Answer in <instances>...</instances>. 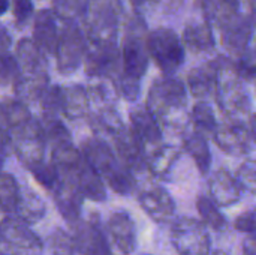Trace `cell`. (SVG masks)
<instances>
[{
	"label": "cell",
	"mask_w": 256,
	"mask_h": 255,
	"mask_svg": "<svg viewBox=\"0 0 256 255\" xmlns=\"http://www.w3.org/2000/svg\"><path fill=\"white\" fill-rule=\"evenodd\" d=\"M146 107L154 114L164 129L171 132L183 131L190 113H188V89L184 83L172 75H165L153 81Z\"/></svg>",
	"instance_id": "cell-1"
},
{
	"label": "cell",
	"mask_w": 256,
	"mask_h": 255,
	"mask_svg": "<svg viewBox=\"0 0 256 255\" xmlns=\"http://www.w3.org/2000/svg\"><path fill=\"white\" fill-rule=\"evenodd\" d=\"M81 152L116 194L130 195L135 191V173L120 161L116 150H112L104 138H87L81 144Z\"/></svg>",
	"instance_id": "cell-2"
},
{
	"label": "cell",
	"mask_w": 256,
	"mask_h": 255,
	"mask_svg": "<svg viewBox=\"0 0 256 255\" xmlns=\"http://www.w3.org/2000/svg\"><path fill=\"white\" fill-rule=\"evenodd\" d=\"M123 17L122 0H90L84 17V32L93 45L117 44Z\"/></svg>",
	"instance_id": "cell-3"
},
{
	"label": "cell",
	"mask_w": 256,
	"mask_h": 255,
	"mask_svg": "<svg viewBox=\"0 0 256 255\" xmlns=\"http://www.w3.org/2000/svg\"><path fill=\"white\" fill-rule=\"evenodd\" d=\"M147 48L156 66L165 74H176L184 63L186 47L183 39L168 27H158L147 36Z\"/></svg>",
	"instance_id": "cell-4"
},
{
	"label": "cell",
	"mask_w": 256,
	"mask_h": 255,
	"mask_svg": "<svg viewBox=\"0 0 256 255\" xmlns=\"http://www.w3.org/2000/svg\"><path fill=\"white\" fill-rule=\"evenodd\" d=\"M0 255H44V242L20 216L4 215L0 227Z\"/></svg>",
	"instance_id": "cell-5"
},
{
	"label": "cell",
	"mask_w": 256,
	"mask_h": 255,
	"mask_svg": "<svg viewBox=\"0 0 256 255\" xmlns=\"http://www.w3.org/2000/svg\"><path fill=\"white\" fill-rule=\"evenodd\" d=\"M60 39L56 51L57 71L62 75L74 74L87 56L90 42L76 21H62Z\"/></svg>",
	"instance_id": "cell-6"
},
{
	"label": "cell",
	"mask_w": 256,
	"mask_h": 255,
	"mask_svg": "<svg viewBox=\"0 0 256 255\" xmlns=\"http://www.w3.org/2000/svg\"><path fill=\"white\" fill-rule=\"evenodd\" d=\"M171 243L178 255H210L212 240L207 225L195 218L182 216L171 225Z\"/></svg>",
	"instance_id": "cell-7"
},
{
	"label": "cell",
	"mask_w": 256,
	"mask_h": 255,
	"mask_svg": "<svg viewBox=\"0 0 256 255\" xmlns=\"http://www.w3.org/2000/svg\"><path fill=\"white\" fill-rule=\"evenodd\" d=\"M9 134L12 137L14 153L26 168L44 161L45 147L48 146V141L42 122L33 117L26 125L9 131Z\"/></svg>",
	"instance_id": "cell-8"
},
{
	"label": "cell",
	"mask_w": 256,
	"mask_h": 255,
	"mask_svg": "<svg viewBox=\"0 0 256 255\" xmlns=\"http://www.w3.org/2000/svg\"><path fill=\"white\" fill-rule=\"evenodd\" d=\"M122 48L117 44L93 45L90 44L84 59V71L90 78L114 80L122 72Z\"/></svg>",
	"instance_id": "cell-9"
},
{
	"label": "cell",
	"mask_w": 256,
	"mask_h": 255,
	"mask_svg": "<svg viewBox=\"0 0 256 255\" xmlns=\"http://www.w3.org/2000/svg\"><path fill=\"white\" fill-rule=\"evenodd\" d=\"M72 231L76 249L81 255H112L98 215L93 213L88 219H81L72 227Z\"/></svg>",
	"instance_id": "cell-10"
},
{
	"label": "cell",
	"mask_w": 256,
	"mask_h": 255,
	"mask_svg": "<svg viewBox=\"0 0 256 255\" xmlns=\"http://www.w3.org/2000/svg\"><path fill=\"white\" fill-rule=\"evenodd\" d=\"M213 141L222 152L231 156H244L250 152L252 146L249 128H246L242 120L230 119L219 123L213 135Z\"/></svg>",
	"instance_id": "cell-11"
},
{
	"label": "cell",
	"mask_w": 256,
	"mask_h": 255,
	"mask_svg": "<svg viewBox=\"0 0 256 255\" xmlns=\"http://www.w3.org/2000/svg\"><path fill=\"white\" fill-rule=\"evenodd\" d=\"M142 210L158 224H168L176 215V203L171 194L162 186H150L138 197Z\"/></svg>",
	"instance_id": "cell-12"
},
{
	"label": "cell",
	"mask_w": 256,
	"mask_h": 255,
	"mask_svg": "<svg viewBox=\"0 0 256 255\" xmlns=\"http://www.w3.org/2000/svg\"><path fill=\"white\" fill-rule=\"evenodd\" d=\"M114 150L120 161L135 174L142 173L147 170V159H146V147L136 138V135L130 131V128L120 132L114 140Z\"/></svg>",
	"instance_id": "cell-13"
},
{
	"label": "cell",
	"mask_w": 256,
	"mask_h": 255,
	"mask_svg": "<svg viewBox=\"0 0 256 255\" xmlns=\"http://www.w3.org/2000/svg\"><path fill=\"white\" fill-rule=\"evenodd\" d=\"M208 191L213 201L219 207H230L240 201L244 189L240 185L237 176L231 174L225 168H220L212 174L208 182Z\"/></svg>",
	"instance_id": "cell-14"
},
{
	"label": "cell",
	"mask_w": 256,
	"mask_h": 255,
	"mask_svg": "<svg viewBox=\"0 0 256 255\" xmlns=\"http://www.w3.org/2000/svg\"><path fill=\"white\" fill-rule=\"evenodd\" d=\"M106 233L111 242L123 255H130L136 248V228L129 213L114 212L106 222Z\"/></svg>",
	"instance_id": "cell-15"
},
{
	"label": "cell",
	"mask_w": 256,
	"mask_h": 255,
	"mask_svg": "<svg viewBox=\"0 0 256 255\" xmlns=\"http://www.w3.org/2000/svg\"><path fill=\"white\" fill-rule=\"evenodd\" d=\"M64 182H69L70 185L76 186L80 189V192L84 195V198H87V200L98 201V203L106 200L105 180L92 167V164L86 158L81 161L80 167L72 174V177L64 180Z\"/></svg>",
	"instance_id": "cell-16"
},
{
	"label": "cell",
	"mask_w": 256,
	"mask_h": 255,
	"mask_svg": "<svg viewBox=\"0 0 256 255\" xmlns=\"http://www.w3.org/2000/svg\"><path fill=\"white\" fill-rule=\"evenodd\" d=\"M57 20L58 17L54 14V11L50 9H40L34 15L33 39L48 56H56L57 51L60 30H62V27L58 29Z\"/></svg>",
	"instance_id": "cell-17"
},
{
	"label": "cell",
	"mask_w": 256,
	"mask_h": 255,
	"mask_svg": "<svg viewBox=\"0 0 256 255\" xmlns=\"http://www.w3.org/2000/svg\"><path fill=\"white\" fill-rule=\"evenodd\" d=\"M51 195L57 210L60 212L63 219L70 225V228L82 219L81 212H82L84 195L80 192L76 186L62 179L60 185L51 192Z\"/></svg>",
	"instance_id": "cell-18"
},
{
	"label": "cell",
	"mask_w": 256,
	"mask_h": 255,
	"mask_svg": "<svg viewBox=\"0 0 256 255\" xmlns=\"http://www.w3.org/2000/svg\"><path fill=\"white\" fill-rule=\"evenodd\" d=\"M252 23L248 15H240L231 23L225 24L219 29L220 32V44L226 51L232 56L242 54L243 51L250 48L252 42Z\"/></svg>",
	"instance_id": "cell-19"
},
{
	"label": "cell",
	"mask_w": 256,
	"mask_h": 255,
	"mask_svg": "<svg viewBox=\"0 0 256 255\" xmlns=\"http://www.w3.org/2000/svg\"><path fill=\"white\" fill-rule=\"evenodd\" d=\"M130 131L144 144L146 150L159 144L162 140V125L147 107H140L129 114Z\"/></svg>",
	"instance_id": "cell-20"
},
{
	"label": "cell",
	"mask_w": 256,
	"mask_h": 255,
	"mask_svg": "<svg viewBox=\"0 0 256 255\" xmlns=\"http://www.w3.org/2000/svg\"><path fill=\"white\" fill-rule=\"evenodd\" d=\"M195 8L218 29L242 15V0H195Z\"/></svg>",
	"instance_id": "cell-21"
},
{
	"label": "cell",
	"mask_w": 256,
	"mask_h": 255,
	"mask_svg": "<svg viewBox=\"0 0 256 255\" xmlns=\"http://www.w3.org/2000/svg\"><path fill=\"white\" fill-rule=\"evenodd\" d=\"M48 86H50L48 69L21 71V75L14 84V93L18 99H21L28 105V104L39 102Z\"/></svg>",
	"instance_id": "cell-22"
},
{
	"label": "cell",
	"mask_w": 256,
	"mask_h": 255,
	"mask_svg": "<svg viewBox=\"0 0 256 255\" xmlns=\"http://www.w3.org/2000/svg\"><path fill=\"white\" fill-rule=\"evenodd\" d=\"M182 39H183L184 47L194 54L212 53L216 47L213 26L206 20L189 21L183 29Z\"/></svg>",
	"instance_id": "cell-23"
},
{
	"label": "cell",
	"mask_w": 256,
	"mask_h": 255,
	"mask_svg": "<svg viewBox=\"0 0 256 255\" xmlns=\"http://www.w3.org/2000/svg\"><path fill=\"white\" fill-rule=\"evenodd\" d=\"M219 84V77L214 69V66L207 62L202 66L194 68L188 72L186 77V86L190 95L200 101H206L210 96L216 95Z\"/></svg>",
	"instance_id": "cell-24"
},
{
	"label": "cell",
	"mask_w": 256,
	"mask_h": 255,
	"mask_svg": "<svg viewBox=\"0 0 256 255\" xmlns=\"http://www.w3.org/2000/svg\"><path fill=\"white\" fill-rule=\"evenodd\" d=\"M147 170L156 177H166L180 159V149L174 144L160 141L159 144L146 150Z\"/></svg>",
	"instance_id": "cell-25"
},
{
	"label": "cell",
	"mask_w": 256,
	"mask_h": 255,
	"mask_svg": "<svg viewBox=\"0 0 256 255\" xmlns=\"http://www.w3.org/2000/svg\"><path fill=\"white\" fill-rule=\"evenodd\" d=\"M92 101L87 87L72 83L63 86V116L69 120H80L90 114Z\"/></svg>",
	"instance_id": "cell-26"
},
{
	"label": "cell",
	"mask_w": 256,
	"mask_h": 255,
	"mask_svg": "<svg viewBox=\"0 0 256 255\" xmlns=\"http://www.w3.org/2000/svg\"><path fill=\"white\" fill-rule=\"evenodd\" d=\"M88 125L92 131L96 134V137H100L105 140V137L114 140L120 132L126 129L122 116L117 113L116 107H108V108H99L94 110L87 116Z\"/></svg>",
	"instance_id": "cell-27"
},
{
	"label": "cell",
	"mask_w": 256,
	"mask_h": 255,
	"mask_svg": "<svg viewBox=\"0 0 256 255\" xmlns=\"http://www.w3.org/2000/svg\"><path fill=\"white\" fill-rule=\"evenodd\" d=\"M15 56L21 65V71H44L48 69L46 54L34 42L33 38H22L18 41Z\"/></svg>",
	"instance_id": "cell-28"
},
{
	"label": "cell",
	"mask_w": 256,
	"mask_h": 255,
	"mask_svg": "<svg viewBox=\"0 0 256 255\" xmlns=\"http://www.w3.org/2000/svg\"><path fill=\"white\" fill-rule=\"evenodd\" d=\"M183 147L188 152V155L194 159L196 168L200 170L201 174H208L212 168V152L208 147L207 137L202 134L192 131L184 135L183 138Z\"/></svg>",
	"instance_id": "cell-29"
},
{
	"label": "cell",
	"mask_w": 256,
	"mask_h": 255,
	"mask_svg": "<svg viewBox=\"0 0 256 255\" xmlns=\"http://www.w3.org/2000/svg\"><path fill=\"white\" fill-rule=\"evenodd\" d=\"M2 128L8 131H14L33 119L28 105L21 99L15 98H3L2 101Z\"/></svg>",
	"instance_id": "cell-30"
},
{
	"label": "cell",
	"mask_w": 256,
	"mask_h": 255,
	"mask_svg": "<svg viewBox=\"0 0 256 255\" xmlns=\"http://www.w3.org/2000/svg\"><path fill=\"white\" fill-rule=\"evenodd\" d=\"M87 90L92 105H94L96 110L116 107V102L120 98L116 83L111 78H93L87 86Z\"/></svg>",
	"instance_id": "cell-31"
},
{
	"label": "cell",
	"mask_w": 256,
	"mask_h": 255,
	"mask_svg": "<svg viewBox=\"0 0 256 255\" xmlns=\"http://www.w3.org/2000/svg\"><path fill=\"white\" fill-rule=\"evenodd\" d=\"M45 212H46L45 203L36 192H33L28 188L21 189L20 201H18L16 212H15L16 216H20L22 221L32 225V224L39 222L45 216Z\"/></svg>",
	"instance_id": "cell-32"
},
{
	"label": "cell",
	"mask_w": 256,
	"mask_h": 255,
	"mask_svg": "<svg viewBox=\"0 0 256 255\" xmlns=\"http://www.w3.org/2000/svg\"><path fill=\"white\" fill-rule=\"evenodd\" d=\"M190 122L194 125V131L202 134L207 138H213L219 123L216 120V114L210 104L206 101L196 102L190 110Z\"/></svg>",
	"instance_id": "cell-33"
},
{
	"label": "cell",
	"mask_w": 256,
	"mask_h": 255,
	"mask_svg": "<svg viewBox=\"0 0 256 255\" xmlns=\"http://www.w3.org/2000/svg\"><path fill=\"white\" fill-rule=\"evenodd\" d=\"M196 210L202 222L214 231H225L228 228V219L219 210V206L213 201V198L200 195L196 198Z\"/></svg>",
	"instance_id": "cell-34"
},
{
	"label": "cell",
	"mask_w": 256,
	"mask_h": 255,
	"mask_svg": "<svg viewBox=\"0 0 256 255\" xmlns=\"http://www.w3.org/2000/svg\"><path fill=\"white\" fill-rule=\"evenodd\" d=\"M21 188L10 173H3L0 179V203L3 215H15L20 201Z\"/></svg>",
	"instance_id": "cell-35"
},
{
	"label": "cell",
	"mask_w": 256,
	"mask_h": 255,
	"mask_svg": "<svg viewBox=\"0 0 256 255\" xmlns=\"http://www.w3.org/2000/svg\"><path fill=\"white\" fill-rule=\"evenodd\" d=\"M42 119H52L63 116V86L52 84L48 86L39 99Z\"/></svg>",
	"instance_id": "cell-36"
},
{
	"label": "cell",
	"mask_w": 256,
	"mask_h": 255,
	"mask_svg": "<svg viewBox=\"0 0 256 255\" xmlns=\"http://www.w3.org/2000/svg\"><path fill=\"white\" fill-rule=\"evenodd\" d=\"M90 0H52V11L60 21L84 20Z\"/></svg>",
	"instance_id": "cell-37"
},
{
	"label": "cell",
	"mask_w": 256,
	"mask_h": 255,
	"mask_svg": "<svg viewBox=\"0 0 256 255\" xmlns=\"http://www.w3.org/2000/svg\"><path fill=\"white\" fill-rule=\"evenodd\" d=\"M32 176L34 177V180L44 186L46 191L52 192L62 182V176L57 170V167L52 164V162H45V161H40L32 167L27 168Z\"/></svg>",
	"instance_id": "cell-38"
},
{
	"label": "cell",
	"mask_w": 256,
	"mask_h": 255,
	"mask_svg": "<svg viewBox=\"0 0 256 255\" xmlns=\"http://www.w3.org/2000/svg\"><path fill=\"white\" fill-rule=\"evenodd\" d=\"M42 126H44V131H45V137H46L48 146H51V149L56 147V146H60V144L74 143L69 129L60 120V117L42 119Z\"/></svg>",
	"instance_id": "cell-39"
},
{
	"label": "cell",
	"mask_w": 256,
	"mask_h": 255,
	"mask_svg": "<svg viewBox=\"0 0 256 255\" xmlns=\"http://www.w3.org/2000/svg\"><path fill=\"white\" fill-rule=\"evenodd\" d=\"M48 248L52 255H76L78 249L74 236L62 228H56L48 237Z\"/></svg>",
	"instance_id": "cell-40"
},
{
	"label": "cell",
	"mask_w": 256,
	"mask_h": 255,
	"mask_svg": "<svg viewBox=\"0 0 256 255\" xmlns=\"http://www.w3.org/2000/svg\"><path fill=\"white\" fill-rule=\"evenodd\" d=\"M234 69L240 80L243 81H256V51L249 48L242 54L232 57Z\"/></svg>",
	"instance_id": "cell-41"
},
{
	"label": "cell",
	"mask_w": 256,
	"mask_h": 255,
	"mask_svg": "<svg viewBox=\"0 0 256 255\" xmlns=\"http://www.w3.org/2000/svg\"><path fill=\"white\" fill-rule=\"evenodd\" d=\"M20 75H21V65H20L16 56H14L10 53L2 54V59H0V81H2V84L14 86Z\"/></svg>",
	"instance_id": "cell-42"
},
{
	"label": "cell",
	"mask_w": 256,
	"mask_h": 255,
	"mask_svg": "<svg viewBox=\"0 0 256 255\" xmlns=\"http://www.w3.org/2000/svg\"><path fill=\"white\" fill-rule=\"evenodd\" d=\"M114 83H116V87L118 90V95L120 98L129 101V102H134L140 98V93H141V80H136V78H132L123 72H120L116 78H114Z\"/></svg>",
	"instance_id": "cell-43"
},
{
	"label": "cell",
	"mask_w": 256,
	"mask_h": 255,
	"mask_svg": "<svg viewBox=\"0 0 256 255\" xmlns=\"http://www.w3.org/2000/svg\"><path fill=\"white\" fill-rule=\"evenodd\" d=\"M237 179L244 191L256 194V158L246 159L237 170Z\"/></svg>",
	"instance_id": "cell-44"
},
{
	"label": "cell",
	"mask_w": 256,
	"mask_h": 255,
	"mask_svg": "<svg viewBox=\"0 0 256 255\" xmlns=\"http://www.w3.org/2000/svg\"><path fill=\"white\" fill-rule=\"evenodd\" d=\"M14 23L18 29L24 27L34 14V6L32 0H12Z\"/></svg>",
	"instance_id": "cell-45"
},
{
	"label": "cell",
	"mask_w": 256,
	"mask_h": 255,
	"mask_svg": "<svg viewBox=\"0 0 256 255\" xmlns=\"http://www.w3.org/2000/svg\"><path fill=\"white\" fill-rule=\"evenodd\" d=\"M234 227L237 231L240 233H246V234H254L256 233V206L246 210L244 213H242L236 222Z\"/></svg>",
	"instance_id": "cell-46"
},
{
	"label": "cell",
	"mask_w": 256,
	"mask_h": 255,
	"mask_svg": "<svg viewBox=\"0 0 256 255\" xmlns=\"http://www.w3.org/2000/svg\"><path fill=\"white\" fill-rule=\"evenodd\" d=\"M129 2L134 6V9L140 14H144V12L153 9L159 3V0H129Z\"/></svg>",
	"instance_id": "cell-47"
},
{
	"label": "cell",
	"mask_w": 256,
	"mask_h": 255,
	"mask_svg": "<svg viewBox=\"0 0 256 255\" xmlns=\"http://www.w3.org/2000/svg\"><path fill=\"white\" fill-rule=\"evenodd\" d=\"M10 47H12L10 33H9V30L3 26V27H2V32H0V50H2V54L9 53V48H10Z\"/></svg>",
	"instance_id": "cell-48"
},
{
	"label": "cell",
	"mask_w": 256,
	"mask_h": 255,
	"mask_svg": "<svg viewBox=\"0 0 256 255\" xmlns=\"http://www.w3.org/2000/svg\"><path fill=\"white\" fill-rule=\"evenodd\" d=\"M243 252L244 255H256V233L248 236L243 242Z\"/></svg>",
	"instance_id": "cell-49"
},
{
	"label": "cell",
	"mask_w": 256,
	"mask_h": 255,
	"mask_svg": "<svg viewBox=\"0 0 256 255\" xmlns=\"http://www.w3.org/2000/svg\"><path fill=\"white\" fill-rule=\"evenodd\" d=\"M246 5V11H248V18L252 23V26L256 29V0H243Z\"/></svg>",
	"instance_id": "cell-50"
},
{
	"label": "cell",
	"mask_w": 256,
	"mask_h": 255,
	"mask_svg": "<svg viewBox=\"0 0 256 255\" xmlns=\"http://www.w3.org/2000/svg\"><path fill=\"white\" fill-rule=\"evenodd\" d=\"M248 128H249V132H250L252 140L256 143V114H250V116H249Z\"/></svg>",
	"instance_id": "cell-51"
},
{
	"label": "cell",
	"mask_w": 256,
	"mask_h": 255,
	"mask_svg": "<svg viewBox=\"0 0 256 255\" xmlns=\"http://www.w3.org/2000/svg\"><path fill=\"white\" fill-rule=\"evenodd\" d=\"M182 5H183V0H170L165 11H166V12H176Z\"/></svg>",
	"instance_id": "cell-52"
},
{
	"label": "cell",
	"mask_w": 256,
	"mask_h": 255,
	"mask_svg": "<svg viewBox=\"0 0 256 255\" xmlns=\"http://www.w3.org/2000/svg\"><path fill=\"white\" fill-rule=\"evenodd\" d=\"M9 6H12V2L10 0H2V8H0V14L4 15L9 9Z\"/></svg>",
	"instance_id": "cell-53"
},
{
	"label": "cell",
	"mask_w": 256,
	"mask_h": 255,
	"mask_svg": "<svg viewBox=\"0 0 256 255\" xmlns=\"http://www.w3.org/2000/svg\"><path fill=\"white\" fill-rule=\"evenodd\" d=\"M210 255H228L226 252H224V251H216V252H212Z\"/></svg>",
	"instance_id": "cell-54"
},
{
	"label": "cell",
	"mask_w": 256,
	"mask_h": 255,
	"mask_svg": "<svg viewBox=\"0 0 256 255\" xmlns=\"http://www.w3.org/2000/svg\"><path fill=\"white\" fill-rule=\"evenodd\" d=\"M252 48H254V50L256 51V36L254 38V44H252Z\"/></svg>",
	"instance_id": "cell-55"
}]
</instances>
